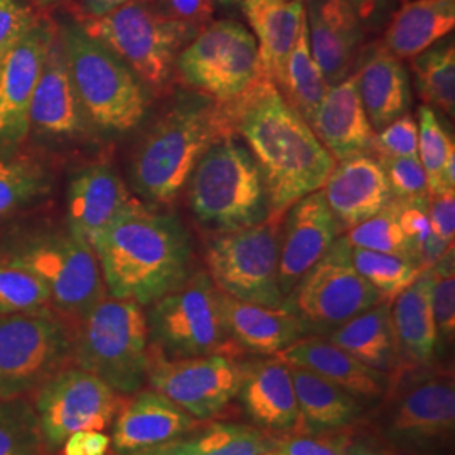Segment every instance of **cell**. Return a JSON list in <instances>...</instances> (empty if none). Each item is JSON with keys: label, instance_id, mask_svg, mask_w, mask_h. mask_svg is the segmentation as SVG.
Returning <instances> with one entry per match:
<instances>
[{"label": "cell", "instance_id": "1", "mask_svg": "<svg viewBox=\"0 0 455 455\" xmlns=\"http://www.w3.org/2000/svg\"><path fill=\"white\" fill-rule=\"evenodd\" d=\"M228 105L235 133L260 165L270 201L268 218L283 221L293 203L323 189L336 159L265 73Z\"/></svg>", "mask_w": 455, "mask_h": 455}, {"label": "cell", "instance_id": "2", "mask_svg": "<svg viewBox=\"0 0 455 455\" xmlns=\"http://www.w3.org/2000/svg\"><path fill=\"white\" fill-rule=\"evenodd\" d=\"M110 297L148 307L195 274L191 236L174 214L135 199L90 243Z\"/></svg>", "mask_w": 455, "mask_h": 455}, {"label": "cell", "instance_id": "3", "mask_svg": "<svg viewBox=\"0 0 455 455\" xmlns=\"http://www.w3.org/2000/svg\"><path fill=\"white\" fill-rule=\"evenodd\" d=\"M227 137H238L228 101L182 93L133 150V191L148 204H172L206 150Z\"/></svg>", "mask_w": 455, "mask_h": 455}, {"label": "cell", "instance_id": "4", "mask_svg": "<svg viewBox=\"0 0 455 455\" xmlns=\"http://www.w3.org/2000/svg\"><path fill=\"white\" fill-rule=\"evenodd\" d=\"M71 327V364L129 396L147 385L152 364L146 307L107 295Z\"/></svg>", "mask_w": 455, "mask_h": 455}, {"label": "cell", "instance_id": "5", "mask_svg": "<svg viewBox=\"0 0 455 455\" xmlns=\"http://www.w3.org/2000/svg\"><path fill=\"white\" fill-rule=\"evenodd\" d=\"M58 37L90 127L110 135L139 127L148 108V90L140 78L78 22L60 26Z\"/></svg>", "mask_w": 455, "mask_h": 455}, {"label": "cell", "instance_id": "6", "mask_svg": "<svg viewBox=\"0 0 455 455\" xmlns=\"http://www.w3.org/2000/svg\"><path fill=\"white\" fill-rule=\"evenodd\" d=\"M184 189L196 220L212 233L255 227L270 216L260 165L238 137L210 147Z\"/></svg>", "mask_w": 455, "mask_h": 455}, {"label": "cell", "instance_id": "7", "mask_svg": "<svg viewBox=\"0 0 455 455\" xmlns=\"http://www.w3.org/2000/svg\"><path fill=\"white\" fill-rule=\"evenodd\" d=\"M376 407V432L383 443L437 454L454 440V373L439 363L400 370Z\"/></svg>", "mask_w": 455, "mask_h": 455}, {"label": "cell", "instance_id": "8", "mask_svg": "<svg viewBox=\"0 0 455 455\" xmlns=\"http://www.w3.org/2000/svg\"><path fill=\"white\" fill-rule=\"evenodd\" d=\"M146 315L152 355L157 358L243 356L228 331L223 292L204 270L150 304Z\"/></svg>", "mask_w": 455, "mask_h": 455}, {"label": "cell", "instance_id": "9", "mask_svg": "<svg viewBox=\"0 0 455 455\" xmlns=\"http://www.w3.org/2000/svg\"><path fill=\"white\" fill-rule=\"evenodd\" d=\"M0 251L43 280L52 309L68 324L108 295L93 248L69 229L16 235L2 244Z\"/></svg>", "mask_w": 455, "mask_h": 455}, {"label": "cell", "instance_id": "10", "mask_svg": "<svg viewBox=\"0 0 455 455\" xmlns=\"http://www.w3.org/2000/svg\"><path fill=\"white\" fill-rule=\"evenodd\" d=\"M78 24L154 90L171 82L180 51L203 29L144 2L124 5L105 16L80 19Z\"/></svg>", "mask_w": 455, "mask_h": 455}, {"label": "cell", "instance_id": "11", "mask_svg": "<svg viewBox=\"0 0 455 455\" xmlns=\"http://www.w3.org/2000/svg\"><path fill=\"white\" fill-rule=\"evenodd\" d=\"M378 302L379 293L353 263L347 238L339 236L295 283L283 299V307L300 321L306 336H327Z\"/></svg>", "mask_w": 455, "mask_h": 455}, {"label": "cell", "instance_id": "12", "mask_svg": "<svg viewBox=\"0 0 455 455\" xmlns=\"http://www.w3.org/2000/svg\"><path fill=\"white\" fill-rule=\"evenodd\" d=\"M71 364V327L54 309L0 315V398H28Z\"/></svg>", "mask_w": 455, "mask_h": 455}, {"label": "cell", "instance_id": "13", "mask_svg": "<svg viewBox=\"0 0 455 455\" xmlns=\"http://www.w3.org/2000/svg\"><path fill=\"white\" fill-rule=\"evenodd\" d=\"M282 221L228 233H214L206 248L208 275L214 285L236 300L265 307H282L278 287Z\"/></svg>", "mask_w": 455, "mask_h": 455}, {"label": "cell", "instance_id": "14", "mask_svg": "<svg viewBox=\"0 0 455 455\" xmlns=\"http://www.w3.org/2000/svg\"><path fill=\"white\" fill-rule=\"evenodd\" d=\"M174 71L199 95L220 103L235 100L260 76L257 39L235 20L206 24L180 51Z\"/></svg>", "mask_w": 455, "mask_h": 455}, {"label": "cell", "instance_id": "15", "mask_svg": "<svg viewBox=\"0 0 455 455\" xmlns=\"http://www.w3.org/2000/svg\"><path fill=\"white\" fill-rule=\"evenodd\" d=\"M124 400V395L76 364L56 371L29 396L49 455L76 432L110 430Z\"/></svg>", "mask_w": 455, "mask_h": 455}, {"label": "cell", "instance_id": "16", "mask_svg": "<svg viewBox=\"0 0 455 455\" xmlns=\"http://www.w3.org/2000/svg\"><path fill=\"white\" fill-rule=\"evenodd\" d=\"M244 371L243 356L164 359L152 355L147 385L196 420L208 422L223 413L238 396Z\"/></svg>", "mask_w": 455, "mask_h": 455}, {"label": "cell", "instance_id": "17", "mask_svg": "<svg viewBox=\"0 0 455 455\" xmlns=\"http://www.w3.org/2000/svg\"><path fill=\"white\" fill-rule=\"evenodd\" d=\"M280 233L278 287L283 299L341 236L323 189L299 199L283 216Z\"/></svg>", "mask_w": 455, "mask_h": 455}, {"label": "cell", "instance_id": "18", "mask_svg": "<svg viewBox=\"0 0 455 455\" xmlns=\"http://www.w3.org/2000/svg\"><path fill=\"white\" fill-rule=\"evenodd\" d=\"M54 29L36 22L0 60V142L22 140L29 132V105Z\"/></svg>", "mask_w": 455, "mask_h": 455}, {"label": "cell", "instance_id": "19", "mask_svg": "<svg viewBox=\"0 0 455 455\" xmlns=\"http://www.w3.org/2000/svg\"><path fill=\"white\" fill-rule=\"evenodd\" d=\"M189 413L154 390L125 396L112 425L115 455H140L178 440L201 425Z\"/></svg>", "mask_w": 455, "mask_h": 455}, {"label": "cell", "instance_id": "20", "mask_svg": "<svg viewBox=\"0 0 455 455\" xmlns=\"http://www.w3.org/2000/svg\"><path fill=\"white\" fill-rule=\"evenodd\" d=\"M310 52L325 83L353 75L363 43V22L349 0H304Z\"/></svg>", "mask_w": 455, "mask_h": 455}, {"label": "cell", "instance_id": "21", "mask_svg": "<svg viewBox=\"0 0 455 455\" xmlns=\"http://www.w3.org/2000/svg\"><path fill=\"white\" fill-rule=\"evenodd\" d=\"M275 358L324 378L355 396L364 408L376 407L390 388L388 374L363 364L325 336H304Z\"/></svg>", "mask_w": 455, "mask_h": 455}, {"label": "cell", "instance_id": "22", "mask_svg": "<svg viewBox=\"0 0 455 455\" xmlns=\"http://www.w3.org/2000/svg\"><path fill=\"white\" fill-rule=\"evenodd\" d=\"M90 129L66 65L58 31L49 43L44 65L29 105V131L43 137L73 139Z\"/></svg>", "mask_w": 455, "mask_h": 455}, {"label": "cell", "instance_id": "23", "mask_svg": "<svg viewBox=\"0 0 455 455\" xmlns=\"http://www.w3.org/2000/svg\"><path fill=\"white\" fill-rule=\"evenodd\" d=\"M323 193L341 231L378 214L393 199L385 169L373 154L336 163L325 180Z\"/></svg>", "mask_w": 455, "mask_h": 455}, {"label": "cell", "instance_id": "24", "mask_svg": "<svg viewBox=\"0 0 455 455\" xmlns=\"http://www.w3.org/2000/svg\"><path fill=\"white\" fill-rule=\"evenodd\" d=\"M135 199L114 165L90 164L69 182L68 229L92 243Z\"/></svg>", "mask_w": 455, "mask_h": 455}, {"label": "cell", "instance_id": "25", "mask_svg": "<svg viewBox=\"0 0 455 455\" xmlns=\"http://www.w3.org/2000/svg\"><path fill=\"white\" fill-rule=\"evenodd\" d=\"M236 398L251 425L268 434L287 435L300 427L291 368L275 356L246 361V371Z\"/></svg>", "mask_w": 455, "mask_h": 455}, {"label": "cell", "instance_id": "26", "mask_svg": "<svg viewBox=\"0 0 455 455\" xmlns=\"http://www.w3.org/2000/svg\"><path fill=\"white\" fill-rule=\"evenodd\" d=\"M353 76L374 132L408 114L411 92L407 68L383 43L359 51Z\"/></svg>", "mask_w": 455, "mask_h": 455}, {"label": "cell", "instance_id": "27", "mask_svg": "<svg viewBox=\"0 0 455 455\" xmlns=\"http://www.w3.org/2000/svg\"><path fill=\"white\" fill-rule=\"evenodd\" d=\"M310 129L336 163L363 154H373V127L359 100L353 75L329 86Z\"/></svg>", "mask_w": 455, "mask_h": 455}, {"label": "cell", "instance_id": "28", "mask_svg": "<svg viewBox=\"0 0 455 455\" xmlns=\"http://www.w3.org/2000/svg\"><path fill=\"white\" fill-rule=\"evenodd\" d=\"M430 268H427L390 304L402 370L434 366L443 349L430 304Z\"/></svg>", "mask_w": 455, "mask_h": 455}, {"label": "cell", "instance_id": "29", "mask_svg": "<svg viewBox=\"0 0 455 455\" xmlns=\"http://www.w3.org/2000/svg\"><path fill=\"white\" fill-rule=\"evenodd\" d=\"M223 310L229 336L243 355L276 356L306 336L300 321L283 306L265 307L223 293Z\"/></svg>", "mask_w": 455, "mask_h": 455}, {"label": "cell", "instance_id": "30", "mask_svg": "<svg viewBox=\"0 0 455 455\" xmlns=\"http://www.w3.org/2000/svg\"><path fill=\"white\" fill-rule=\"evenodd\" d=\"M243 12L259 44L261 73L282 82L287 60L306 19L304 0H243Z\"/></svg>", "mask_w": 455, "mask_h": 455}, {"label": "cell", "instance_id": "31", "mask_svg": "<svg viewBox=\"0 0 455 455\" xmlns=\"http://www.w3.org/2000/svg\"><path fill=\"white\" fill-rule=\"evenodd\" d=\"M391 302L381 300L334 329L325 338L379 373L402 370V359L391 323Z\"/></svg>", "mask_w": 455, "mask_h": 455}, {"label": "cell", "instance_id": "32", "mask_svg": "<svg viewBox=\"0 0 455 455\" xmlns=\"http://www.w3.org/2000/svg\"><path fill=\"white\" fill-rule=\"evenodd\" d=\"M455 0H410L391 19L383 44L400 60H411L454 31Z\"/></svg>", "mask_w": 455, "mask_h": 455}, {"label": "cell", "instance_id": "33", "mask_svg": "<svg viewBox=\"0 0 455 455\" xmlns=\"http://www.w3.org/2000/svg\"><path fill=\"white\" fill-rule=\"evenodd\" d=\"M289 368L300 413L299 430L353 428L364 415L366 408L347 391L304 368Z\"/></svg>", "mask_w": 455, "mask_h": 455}, {"label": "cell", "instance_id": "34", "mask_svg": "<svg viewBox=\"0 0 455 455\" xmlns=\"http://www.w3.org/2000/svg\"><path fill=\"white\" fill-rule=\"evenodd\" d=\"M280 435L248 423H201L193 432L140 455H265Z\"/></svg>", "mask_w": 455, "mask_h": 455}, {"label": "cell", "instance_id": "35", "mask_svg": "<svg viewBox=\"0 0 455 455\" xmlns=\"http://www.w3.org/2000/svg\"><path fill=\"white\" fill-rule=\"evenodd\" d=\"M276 88L293 110L310 125L329 90V84L325 83L323 71L312 58L306 19L287 60L282 82L276 84Z\"/></svg>", "mask_w": 455, "mask_h": 455}, {"label": "cell", "instance_id": "36", "mask_svg": "<svg viewBox=\"0 0 455 455\" xmlns=\"http://www.w3.org/2000/svg\"><path fill=\"white\" fill-rule=\"evenodd\" d=\"M411 71L419 95L427 107H434L447 116L455 114L454 43H442L411 58Z\"/></svg>", "mask_w": 455, "mask_h": 455}, {"label": "cell", "instance_id": "37", "mask_svg": "<svg viewBox=\"0 0 455 455\" xmlns=\"http://www.w3.org/2000/svg\"><path fill=\"white\" fill-rule=\"evenodd\" d=\"M351 257L359 275L379 293L381 300L387 302H393L400 293L407 291L423 272L417 261L356 246H351Z\"/></svg>", "mask_w": 455, "mask_h": 455}, {"label": "cell", "instance_id": "38", "mask_svg": "<svg viewBox=\"0 0 455 455\" xmlns=\"http://www.w3.org/2000/svg\"><path fill=\"white\" fill-rule=\"evenodd\" d=\"M49 189L48 171L29 157L0 159V221L28 206Z\"/></svg>", "mask_w": 455, "mask_h": 455}, {"label": "cell", "instance_id": "39", "mask_svg": "<svg viewBox=\"0 0 455 455\" xmlns=\"http://www.w3.org/2000/svg\"><path fill=\"white\" fill-rule=\"evenodd\" d=\"M344 236L351 246L398 255L420 265L415 248L408 242L403 229L400 227V199L396 197L391 199L390 204L385 210L347 229Z\"/></svg>", "mask_w": 455, "mask_h": 455}, {"label": "cell", "instance_id": "40", "mask_svg": "<svg viewBox=\"0 0 455 455\" xmlns=\"http://www.w3.org/2000/svg\"><path fill=\"white\" fill-rule=\"evenodd\" d=\"M0 455H49L29 398H0Z\"/></svg>", "mask_w": 455, "mask_h": 455}, {"label": "cell", "instance_id": "41", "mask_svg": "<svg viewBox=\"0 0 455 455\" xmlns=\"http://www.w3.org/2000/svg\"><path fill=\"white\" fill-rule=\"evenodd\" d=\"M51 293L29 268L0 251V315L48 309Z\"/></svg>", "mask_w": 455, "mask_h": 455}, {"label": "cell", "instance_id": "42", "mask_svg": "<svg viewBox=\"0 0 455 455\" xmlns=\"http://www.w3.org/2000/svg\"><path fill=\"white\" fill-rule=\"evenodd\" d=\"M419 161L422 164L428 196L445 193L442 186V172L445 165L455 159L454 140L449 137L439 116L432 107L419 108Z\"/></svg>", "mask_w": 455, "mask_h": 455}, {"label": "cell", "instance_id": "43", "mask_svg": "<svg viewBox=\"0 0 455 455\" xmlns=\"http://www.w3.org/2000/svg\"><path fill=\"white\" fill-rule=\"evenodd\" d=\"M430 304L437 325L440 344L447 347L455 338V263L454 246L449 248L430 268Z\"/></svg>", "mask_w": 455, "mask_h": 455}, {"label": "cell", "instance_id": "44", "mask_svg": "<svg viewBox=\"0 0 455 455\" xmlns=\"http://www.w3.org/2000/svg\"><path fill=\"white\" fill-rule=\"evenodd\" d=\"M351 428L297 430L280 435L265 455H344L355 440Z\"/></svg>", "mask_w": 455, "mask_h": 455}, {"label": "cell", "instance_id": "45", "mask_svg": "<svg viewBox=\"0 0 455 455\" xmlns=\"http://www.w3.org/2000/svg\"><path fill=\"white\" fill-rule=\"evenodd\" d=\"M373 156L419 159V129L411 115H402L385 129L374 132Z\"/></svg>", "mask_w": 455, "mask_h": 455}, {"label": "cell", "instance_id": "46", "mask_svg": "<svg viewBox=\"0 0 455 455\" xmlns=\"http://www.w3.org/2000/svg\"><path fill=\"white\" fill-rule=\"evenodd\" d=\"M385 169L393 197L415 199L428 196L422 164L413 157H376Z\"/></svg>", "mask_w": 455, "mask_h": 455}, {"label": "cell", "instance_id": "47", "mask_svg": "<svg viewBox=\"0 0 455 455\" xmlns=\"http://www.w3.org/2000/svg\"><path fill=\"white\" fill-rule=\"evenodd\" d=\"M36 22L33 11L20 0H0V60Z\"/></svg>", "mask_w": 455, "mask_h": 455}, {"label": "cell", "instance_id": "48", "mask_svg": "<svg viewBox=\"0 0 455 455\" xmlns=\"http://www.w3.org/2000/svg\"><path fill=\"white\" fill-rule=\"evenodd\" d=\"M428 220L432 233L440 242L454 244L455 191L428 196Z\"/></svg>", "mask_w": 455, "mask_h": 455}, {"label": "cell", "instance_id": "49", "mask_svg": "<svg viewBox=\"0 0 455 455\" xmlns=\"http://www.w3.org/2000/svg\"><path fill=\"white\" fill-rule=\"evenodd\" d=\"M112 449L110 435L97 430H82L66 439L60 455H108Z\"/></svg>", "mask_w": 455, "mask_h": 455}, {"label": "cell", "instance_id": "50", "mask_svg": "<svg viewBox=\"0 0 455 455\" xmlns=\"http://www.w3.org/2000/svg\"><path fill=\"white\" fill-rule=\"evenodd\" d=\"M165 4L171 16L197 28H204L214 12L212 0H165Z\"/></svg>", "mask_w": 455, "mask_h": 455}, {"label": "cell", "instance_id": "51", "mask_svg": "<svg viewBox=\"0 0 455 455\" xmlns=\"http://www.w3.org/2000/svg\"><path fill=\"white\" fill-rule=\"evenodd\" d=\"M135 2H146V0H80V9H82L80 19L105 16L115 9H120L124 5L135 4Z\"/></svg>", "mask_w": 455, "mask_h": 455}, {"label": "cell", "instance_id": "52", "mask_svg": "<svg viewBox=\"0 0 455 455\" xmlns=\"http://www.w3.org/2000/svg\"><path fill=\"white\" fill-rule=\"evenodd\" d=\"M349 2L355 7L359 20L368 24L371 19L381 14V11L387 9L390 0H349Z\"/></svg>", "mask_w": 455, "mask_h": 455}, {"label": "cell", "instance_id": "53", "mask_svg": "<svg viewBox=\"0 0 455 455\" xmlns=\"http://www.w3.org/2000/svg\"><path fill=\"white\" fill-rule=\"evenodd\" d=\"M344 455H378V442L370 437H363V439L355 437L353 443L349 445V449Z\"/></svg>", "mask_w": 455, "mask_h": 455}, {"label": "cell", "instance_id": "54", "mask_svg": "<svg viewBox=\"0 0 455 455\" xmlns=\"http://www.w3.org/2000/svg\"><path fill=\"white\" fill-rule=\"evenodd\" d=\"M378 455H435L432 452H425L420 449L413 447H403V445H391V443H383L378 442Z\"/></svg>", "mask_w": 455, "mask_h": 455}, {"label": "cell", "instance_id": "55", "mask_svg": "<svg viewBox=\"0 0 455 455\" xmlns=\"http://www.w3.org/2000/svg\"><path fill=\"white\" fill-rule=\"evenodd\" d=\"M37 5H41V7H49V5H56V4H61V2H65V0H34Z\"/></svg>", "mask_w": 455, "mask_h": 455}, {"label": "cell", "instance_id": "56", "mask_svg": "<svg viewBox=\"0 0 455 455\" xmlns=\"http://www.w3.org/2000/svg\"><path fill=\"white\" fill-rule=\"evenodd\" d=\"M221 4H238V2H243V0H218Z\"/></svg>", "mask_w": 455, "mask_h": 455}]
</instances>
